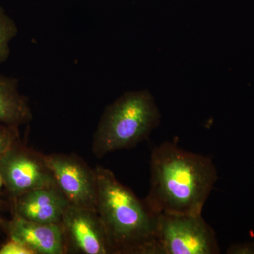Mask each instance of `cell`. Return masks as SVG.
Here are the masks:
<instances>
[{
  "instance_id": "9a60e30c",
  "label": "cell",
  "mask_w": 254,
  "mask_h": 254,
  "mask_svg": "<svg viewBox=\"0 0 254 254\" xmlns=\"http://www.w3.org/2000/svg\"><path fill=\"white\" fill-rule=\"evenodd\" d=\"M3 185H4V182H3L2 178H1V175H0V190H1Z\"/></svg>"
},
{
  "instance_id": "3957f363",
  "label": "cell",
  "mask_w": 254,
  "mask_h": 254,
  "mask_svg": "<svg viewBox=\"0 0 254 254\" xmlns=\"http://www.w3.org/2000/svg\"><path fill=\"white\" fill-rule=\"evenodd\" d=\"M160 120V111L149 92H127L105 108L93 136L92 151L103 158L133 148L149 136Z\"/></svg>"
},
{
  "instance_id": "6da1fadb",
  "label": "cell",
  "mask_w": 254,
  "mask_h": 254,
  "mask_svg": "<svg viewBox=\"0 0 254 254\" xmlns=\"http://www.w3.org/2000/svg\"><path fill=\"white\" fill-rule=\"evenodd\" d=\"M217 180L211 158L166 142L152 151L150 190L144 201L155 214H202Z\"/></svg>"
},
{
  "instance_id": "9c48e42d",
  "label": "cell",
  "mask_w": 254,
  "mask_h": 254,
  "mask_svg": "<svg viewBox=\"0 0 254 254\" xmlns=\"http://www.w3.org/2000/svg\"><path fill=\"white\" fill-rule=\"evenodd\" d=\"M13 201L14 215L44 224H61L65 210L70 205L58 185L32 190Z\"/></svg>"
},
{
  "instance_id": "ba28073f",
  "label": "cell",
  "mask_w": 254,
  "mask_h": 254,
  "mask_svg": "<svg viewBox=\"0 0 254 254\" xmlns=\"http://www.w3.org/2000/svg\"><path fill=\"white\" fill-rule=\"evenodd\" d=\"M0 224L9 238L27 246L35 254H68L61 224L39 223L14 215Z\"/></svg>"
},
{
  "instance_id": "8992f818",
  "label": "cell",
  "mask_w": 254,
  "mask_h": 254,
  "mask_svg": "<svg viewBox=\"0 0 254 254\" xmlns=\"http://www.w3.org/2000/svg\"><path fill=\"white\" fill-rule=\"evenodd\" d=\"M55 182L70 205L96 210L97 180L94 169L75 155H44ZM97 211V210H96Z\"/></svg>"
},
{
  "instance_id": "7a4b0ae2",
  "label": "cell",
  "mask_w": 254,
  "mask_h": 254,
  "mask_svg": "<svg viewBox=\"0 0 254 254\" xmlns=\"http://www.w3.org/2000/svg\"><path fill=\"white\" fill-rule=\"evenodd\" d=\"M94 170L96 210L113 254H156L158 214L119 181L109 169L98 165Z\"/></svg>"
},
{
  "instance_id": "52a82bcc",
  "label": "cell",
  "mask_w": 254,
  "mask_h": 254,
  "mask_svg": "<svg viewBox=\"0 0 254 254\" xmlns=\"http://www.w3.org/2000/svg\"><path fill=\"white\" fill-rule=\"evenodd\" d=\"M67 253L113 254L96 210L68 205L62 220Z\"/></svg>"
},
{
  "instance_id": "277c9868",
  "label": "cell",
  "mask_w": 254,
  "mask_h": 254,
  "mask_svg": "<svg viewBox=\"0 0 254 254\" xmlns=\"http://www.w3.org/2000/svg\"><path fill=\"white\" fill-rule=\"evenodd\" d=\"M156 254H218L215 231L198 215H157Z\"/></svg>"
},
{
  "instance_id": "5bb4252c",
  "label": "cell",
  "mask_w": 254,
  "mask_h": 254,
  "mask_svg": "<svg viewBox=\"0 0 254 254\" xmlns=\"http://www.w3.org/2000/svg\"><path fill=\"white\" fill-rule=\"evenodd\" d=\"M228 254H254V242L232 245L227 251Z\"/></svg>"
},
{
  "instance_id": "7c38bea8",
  "label": "cell",
  "mask_w": 254,
  "mask_h": 254,
  "mask_svg": "<svg viewBox=\"0 0 254 254\" xmlns=\"http://www.w3.org/2000/svg\"><path fill=\"white\" fill-rule=\"evenodd\" d=\"M18 128L0 123V160L14 145L21 141Z\"/></svg>"
},
{
  "instance_id": "8fae6325",
  "label": "cell",
  "mask_w": 254,
  "mask_h": 254,
  "mask_svg": "<svg viewBox=\"0 0 254 254\" xmlns=\"http://www.w3.org/2000/svg\"><path fill=\"white\" fill-rule=\"evenodd\" d=\"M18 31L16 23L0 6V64L9 58L10 43L17 36Z\"/></svg>"
},
{
  "instance_id": "30bf717a",
  "label": "cell",
  "mask_w": 254,
  "mask_h": 254,
  "mask_svg": "<svg viewBox=\"0 0 254 254\" xmlns=\"http://www.w3.org/2000/svg\"><path fill=\"white\" fill-rule=\"evenodd\" d=\"M32 119L29 102L20 92L18 79L0 75V123L19 128Z\"/></svg>"
},
{
  "instance_id": "5b68a950",
  "label": "cell",
  "mask_w": 254,
  "mask_h": 254,
  "mask_svg": "<svg viewBox=\"0 0 254 254\" xmlns=\"http://www.w3.org/2000/svg\"><path fill=\"white\" fill-rule=\"evenodd\" d=\"M0 175L13 200L32 190L57 185L44 155L20 141L0 160Z\"/></svg>"
},
{
  "instance_id": "4fadbf2b",
  "label": "cell",
  "mask_w": 254,
  "mask_h": 254,
  "mask_svg": "<svg viewBox=\"0 0 254 254\" xmlns=\"http://www.w3.org/2000/svg\"><path fill=\"white\" fill-rule=\"evenodd\" d=\"M0 254H35L27 246L17 240L9 238L0 247Z\"/></svg>"
}]
</instances>
